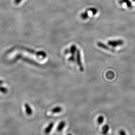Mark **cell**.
<instances>
[{"mask_svg":"<svg viewBox=\"0 0 135 135\" xmlns=\"http://www.w3.org/2000/svg\"><path fill=\"white\" fill-rule=\"evenodd\" d=\"M104 118L102 116H100L98 118V124L101 125L104 122Z\"/></svg>","mask_w":135,"mask_h":135,"instance_id":"obj_10","label":"cell"},{"mask_svg":"<svg viewBox=\"0 0 135 135\" xmlns=\"http://www.w3.org/2000/svg\"><path fill=\"white\" fill-rule=\"evenodd\" d=\"M8 89L5 87L0 86V92L4 94H6L8 93Z\"/></svg>","mask_w":135,"mask_h":135,"instance_id":"obj_9","label":"cell"},{"mask_svg":"<svg viewBox=\"0 0 135 135\" xmlns=\"http://www.w3.org/2000/svg\"><path fill=\"white\" fill-rule=\"evenodd\" d=\"M54 126V123H50L47 126V127L44 130V132L46 134H49L50 133V132L52 130V129Z\"/></svg>","mask_w":135,"mask_h":135,"instance_id":"obj_4","label":"cell"},{"mask_svg":"<svg viewBox=\"0 0 135 135\" xmlns=\"http://www.w3.org/2000/svg\"><path fill=\"white\" fill-rule=\"evenodd\" d=\"M98 45L99 47L102 48L103 49H105L106 50H109L111 51L112 52H114L115 50L114 49H112L110 47H109V46L106 45L105 44H104L103 43L101 42H98Z\"/></svg>","mask_w":135,"mask_h":135,"instance_id":"obj_3","label":"cell"},{"mask_svg":"<svg viewBox=\"0 0 135 135\" xmlns=\"http://www.w3.org/2000/svg\"><path fill=\"white\" fill-rule=\"evenodd\" d=\"M107 44L109 45L112 46V47H117L118 46L123 45L124 44V42L122 39L118 40H110L108 41Z\"/></svg>","mask_w":135,"mask_h":135,"instance_id":"obj_1","label":"cell"},{"mask_svg":"<svg viewBox=\"0 0 135 135\" xmlns=\"http://www.w3.org/2000/svg\"><path fill=\"white\" fill-rule=\"evenodd\" d=\"M22 0H15V2L16 4H19L22 1Z\"/></svg>","mask_w":135,"mask_h":135,"instance_id":"obj_12","label":"cell"},{"mask_svg":"<svg viewBox=\"0 0 135 135\" xmlns=\"http://www.w3.org/2000/svg\"><path fill=\"white\" fill-rule=\"evenodd\" d=\"M24 107L25 108V111L27 115H31L33 113V111L32 110L31 107H30V105L29 104L25 103L24 104Z\"/></svg>","mask_w":135,"mask_h":135,"instance_id":"obj_5","label":"cell"},{"mask_svg":"<svg viewBox=\"0 0 135 135\" xmlns=\"http://www.w3.org/2000/svg\"><path fill=\"white\" fill-rule=\"evenodd\" d=\"M109 127L107 125H105L102 127V133L104 135H106L109 132Z\"/></svg>","mask_w":135,"mask_h":135,"instance_id":"obj_7","label":"cell"},{"mask_svg":"<svg viewBox=\"0 0 135 135\" xmlns=\"http://www.w3.org/2000/svg\"><path fill=\"white\" fill-rule=\"evenodd\" d=\"M65 125H66V123H65V122L61 121L58 125V128H57V130L59 132H61L64 128Z\"/></svg>","mask_w":135,"mask_h":135,"instance_id":"obj_6","label":"cell"},{"mask_svg":"<svg viewBox=\"0 0 135 135\" xmlns=\"http://www.w3.org/2000/svg\"><path fill=\"white\" fill-rule=\"evenodd\" d=\"M61 111H62V108L60 107H55L52 110V112L53 113H60Z\"/></svg>","mask_w":135,"mask_h":135,"instance_id":"obj_8","label":"cell"},{"mask_svg":"<svg viewBox=\"0 0 135 135\" xmlns=\"http://www.w3.org/2000/svg\"><path fill=\"white\" fill-rule=\"evenodd\" d=\"M3 81H2V80H0V85H2V84H3Z\"/></svg>","mask_w":135,"mask_h":135,"instance_id":"obj_13","label":"cell"},{"mask_svg":"<svg viewBox=\"0 0 135 135\" xmlns=\"http://www.w3.org/2000/svg\"><path fill=\"white\" fill-rule=\"evenodd\" d=\"M119 134L120 135H126V132L123 130H121L119 132Z\"/></svg>","mask_w":135,"mask_h":135,"instance_id":"obj_11","label":"cell"},{"mask_svg":"<svg viewBox=\"0 0 135 135\" xmlns=\"http://www.w3.org/2000/svg\"><path fill=\"white\" fill-rule=\"evenodd\" d=\"M67 135H72V134H68Z\"/></svg>","mask_w":135,"mask_h":135,"instance_id":"obj_14","label":"cell"},{"mask_svg":"<svg viewBox=\"0 0 135 135\" xmlns=\"http://www.w3.org/2000/svg\"><path fill=\"white\" fill-rule=\"evenodd\" d=\"M76 60H77V63L79 67L80 71L83 72L84 70V69H83V65L82 61H81V57L80 51L79 50H78L77 51Z\"/></svg>","mask_w":135,"mask_h":135,"instance_id":"obj_2","label":"cell"}]
</instances>
